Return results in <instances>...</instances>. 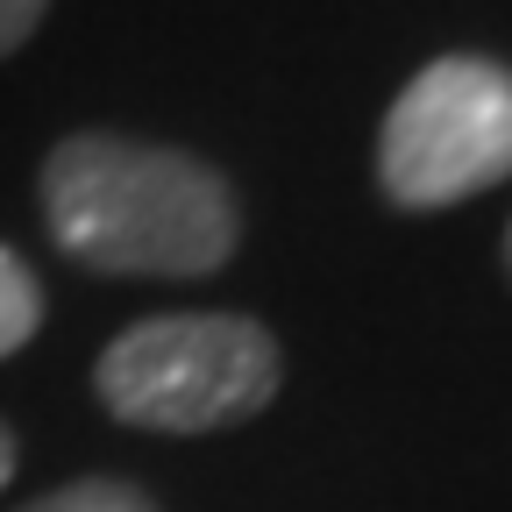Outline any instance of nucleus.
I'll return each mask as SVG.
<instances>
[{
    "mask_svg": "<svg viewBox=\"0 0 512 512\" xmlns=\"http://www.w3.org/2000/svg\"><path fill=\"white\" fill-rule=\"evenodd\" d=\"M43 228L100 278H214L242 249L235 185L178 143L72 128L36 178Z\"/></svg>",
    "mask_w": 512,
    "mask_h": 512,
    "instance_id": "nucleus-1",
    "label": "nucleus"
},
{
    "mask_svg": "<svg viewBox=\"0 0 512 512\" xmlns=\"http://www.w3.org/2000/svg\"><path fill=\"white\" fill-rule=\"evenodd\" d=\"M285 384L278 335L249 313H150L121 328L100 363L93 392L121 427L143 434H221L256 420Z\"/></svg>",
    "mask_w": 512,
    "mask_h": 512,
    "instance_id": "nucleus-2",
    "label": "nucleus"
},
{
    "mask_svg": "<svg viewBox=\"0 0 512 512\" xmlns=\"http://www.w3.org/2000/svg\"><path fill=\"white\" fill-rule=\"evenodd\" d=\"M512 178V64L434 57L399 86L377 128V185L406 214H441Z\"/></svg>",
    "mask_w": 512,
    "mask_h": 512,
    "instance_id": "nucleus-3",
    "label": "nucleus"
},
{
    "mask_svg": "<svg viewBox=\"0 0 512 512\" xmlns=\"http://www.w3.org/2000/svg\"><path fill=\"white\" fill-rule=\"evenodd\" d=\"M36 328H43V285H36V271L22 264V256L0 242V363H8L15 349H29Z\"/></svg>",
    "mask_w": 512,
    "mask_h": 512,
    "instance_id": "nucleus-4",
    "label": "nucleus"
},
{
    "mask_svg": "<svg viewBox=\"0 0 512 512\" xmlns=\"http://www.w3.org/2000/svg\"><path fill=\"white\" fill-rule=\"evenodd\" d=\"M15 512H157V498L128 477H72V484H57Z\"/></svg>",
    "mask_w": 512,
    "mask_h": 512,
    "instance_id": "nucleus-5",
    "label": "nucleus"
},
{
    "mask_svg": "<svg viewBox=\"0 0 512 512\" xmlns=\"http://www.w3.org/2000/svg\"><path fill=\"white\" fill-rule=\"evenodd\" d=\"M50 15V0H0V57H15Z\"/></svg>",
    "mask_w": 512,
    "mask_h": 512,
    "instance_id": "nucleus-6",
    "label": "nucleus"
},
{
    "mask_svg": "<svg viewBox=\"0 0 512 512\" xmlns=\"http://www.w3.org/2000/svg\"><path fill=\"white\" fill-rule=\"evenodd\" d=\"M15 463H22V448H15V434H8V427H0V491L15 484Z\"/></svg>",
    "mask_w": 512,
    "mask_h": 512,
    "instance_id": "nucleus-7",
    "label": "nucleus"
},
{
    "mask_svg": "<svg viewBox=\"0 0 512 512\" xmlns=\"http://www.w3.org/2000/svg\"><path fill=\"white\" fill-rule=\"evenodd\" d=\"M505 264H512V228H505Z\"/></svg>",
    "mask_w": 512,
    "mask_h": 512,
    "instance_id": "nucleus-8",
    "label": "nucleus"
}]
</instances>
